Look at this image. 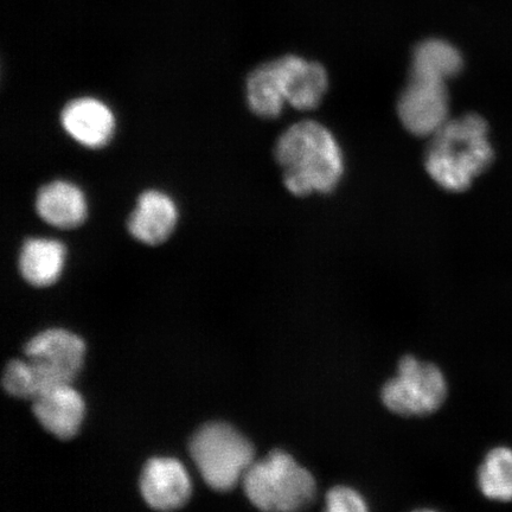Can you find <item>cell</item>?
<instances>
[{"mask_svg": "<svg viewBox=\"0 0 512 512\" xmlns=\"http://www.w3.org/2000/svg\"><path fill=\"white\" fill-rule=\"evenodd\" d=\"M275 159L292 195L330 194L344 175V156L328 127L315 120L293 124L275 145Z\"/></svg>", "mask_w": 512, "mask_h": 512, "instance_id": "obj_1", "label": "cell"}, {"mask_svg": "<svg viewBox=\"0 0 512 512\" xmlns=\"http://www.w3.org/2000/svg\"><path fill=\"white\" fill-rule=\"evenodd\" d=\"M494 149L486 121L475 113L447 123L430 137L425 155L427 174L446 191L469 189L489 168Z\"/></svg>", "mask_w": 512, "mask_h": 512, "instance_id": "obj_2", "label": "cell"}, {"mask_svg": "<svg viewBox=\"0 0 512 512\" xmlns=\"http://www.w3.org/2000/svg\"><path fill=\"white\" fill-rule=\"evenodd\" d=\"M242 484L249 501L264 511L303 510L317 496L315 477L283 450L255 460Z\"/></svg>", "mask_w": 512, "mask_h": 512, "instance_id": "obj_3", "label": "cell"}, {"mask_svg": "<svg viewBox=\"0 0 512 512\" xmlns=\"http://www.w3.org/2000/svg\"><path fill=\"white\" fill-rule=\"evenodd\" d=\"M190 454L204 482L216 491L235 488L255 462V451L245 435L222 422H211L190 441Z\"/></svg>", "mask_w": 512, "mask_h": 512, "instance_id": "obj_4", "label": "cell"}, {"mask_svg": "<svg viewBox=\"0 0 512 512\" xmlns=\"http://www.w3.org/2000/svg\"><path fill=\"white\" fill-rule=\"evenodd\" d=\"M447 396V383L441 370L432 363L405 356L398 374L384 384L383 405L402 416H425L437 412Z\"/></svg>", "mask_w": 512, "mask_h": 512, "instance_id": "obj_5", "label": "cell"}, {"mask_svg": "<svg viewBox=\"0 0 512 512\" xmlns=\"http://www.w3.org/2000/svg\"><path fill=\"white\" fill-rule=\"evenodd\" d=\"M85 343L72 332L51 329L30 339L24 354L34 373L38 395L50 388L72 384L82 367Z\"/></svg>", "mask_w": 512, "mask_h": 512, "instance_id": "obj_6", "label": "cell"}, {"mask_svg": "<svg viewBox=\"0 0 512 512\" xmlns=\"http://www.w3.org/2000/svg\"><path fill=\"white\" fill-rule=\"evenodd\" d=\"M447 82L413 76L398 101L403 127L415 137L430 138L440 130L450 113Z\"/></svg>", "mask_w": 512, "mask_h": 512, "instance_id": "obj_7", "label": "cell"}, {"mask_svg": "<svg viewBox=\"0 0 512 512\" xmlns=\"http://www.w3.org/2000/svg\"><path fill=\"white\" fill-rule=\"evenodd\" d=\"M275 61L286 104L297 111L316 110L329 88V75L322 64L296 55L284 56Z\"/></svg>", "mask_w": 512, "mask_h": 512, "instance_id": "obj_8", "label": "cell"}, {"mask_svg": "<svg viewBox=\"0 0 512 512\" xmlns=\"http://www.w3.org/2000/svg\"><path fill=\"white\" fill-rule=\"evenodd\" d=\"M140 490L151 508L168 511L188 502L191 483L187 470L178 460L155 458L144 467Z\"/></svg>", "mask_w": 512, "mask_h": 512, "instance_id": "obj_9", "label": "cell"}, {"mask_svg": "<svg viewBox=\"0 0 512 512\" xmlns=\"http://www.w3.org/2000/svg\"><path fill=\"white\" fill-rule=\"evenodd\" d=\"M61 125L69 137L88 149H101L111 142L115 118L105 102L83 96L74 99L61 112Z\"/></svg>", "mask_w": 512, "mask_h": 512, "instance_id": "obj_10", "label": "cell"}, {"mask_svg": "<svg viewBox=\"0 0 512 512\" xmlns=\"http://www.w3.org/2000/svg\"><path fill=\"white\" fill-rule=\"evenodd\" d=\"M176 203L165 192L147 190L139 196L137 206L128 219V232L149 246L168 240L177 226Z\"/></svg>", "mask_w": 512, "mask_h": 512, "instance_id": "obj_11", "label": "cell"}, {"mask_svg": "<svg viewBox=\"0 0 512 512\" xmlns=\"http://www.w3.org/2000/svg\"><path fill=\"white\" fill-rule=\"evenodd\" d=\"M32 412L44 430L56 438L69 440L79 431L85 416V402L72 384H64L38 395Z\"/></svg>", "mask_w": 512, "mask_h": 512, "instance_id": "obj_12", "label": "cell"}, {"mask_svg": "<svg viewBox=\"0 0 512 512\" xmlns=\"http://www.w3.org/2000/svg\"><path fill=\"white\" fill-rule=\"evenodd\" d=\"M35 208L38 216L55 228H78L87 219L85 194L67 181H54L38 190Z\"/></svg>", "mask_w": 512, "mask_h": 512, "instance_id": "obj_13", "label": "cell"}, {"mask_svg": "<svg viewBox=\"0 0 512 512\" xmlns=\"http://www.w3.org/2000/svg\"><path fill=\"white\" fill-rule=\"evenodd\" d=\"M64 259L66 248L60 241L29 239L19 255V271L32 286H50L60 278Z\"/></svg>", "mask_w": 512, "mask_h": 512, "instance_id": "obj_14", "label": "cell"}, {"mask_svg": "<svg viewBox=\"0 0 512 512\" xmlns=\"http://www.w3.org/2000/svg\"><path fill=\"white\" fill-rule=\"evenodd\" d=\"M246 95L249 110L262 119H275L283 113L286 99L277 61L256 67L248 75Z\"/></svg>", "mask_w": 512, "mask_h": 512, "instance_id": "obj_15", "label": "cell"}, {"mask_svg": "<svg viewBox=\"0 0 512 512\" xmlns=\"http://www.w3.org/2000/svg\"><path fill=\"white\" fill-rule=\"evenodd\" d=\"M464 68L463 55L444 40L431 38L418 44L412 56L411 75L447 82Z\"/></svg>", "mask_w": 512, "mask_h": 512, "instance_id": "obj_16", "label": "cell"}, {"mask_svg": "<svg viewBox=\"0 0 512 512\" xmlns=\"http://www.w3.org/2000/svg\"><path fill=\"white\" fill-rule=\"evenodd\" d=\"M478 485L485 497L499 502L512 501V450L496 447L479 467Z\"/></svg>", "mask_w": 512, "mask_h": 512, "instance_id": "obj_17", "label": "cell"}, {"mask_svg": "<svg viewBox=\"0 0 512 512\" xmlns=\"http://www.w3.org/2000/svg\"><path fill=\"white\" fill-rule=\"evenodd\" d=\"M3 386L10 395L18 399L34 400L38 387L28 361L14 360L6 366Z\"/></svg>", "mask_w": 512, "mask_h": 512, "instance_id": "obj_18", "label": "cell"}, {"mask_svg": "<svg viewBox=\"0 0 512 512\" xmlns=\"http://www.w3.org/2000/svg\"><path fill=\"white\" fill-rule=\"evenodd\" d=\"M326 510L330 512H364L368 510L366 499L349 486L338 485L326 495Z\"/></svg>", "mask_w": 512, "mask_h": 512, "instance_id": "obj_19", "label": "cell"}]
</instances>
